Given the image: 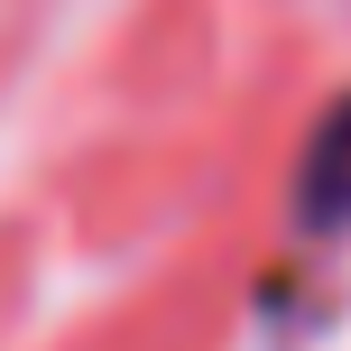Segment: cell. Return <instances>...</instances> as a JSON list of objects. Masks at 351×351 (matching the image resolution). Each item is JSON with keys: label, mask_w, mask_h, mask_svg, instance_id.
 Listing matches in <instances>:
<instances>
[{"label": "cell", "mask_w": 351, "mask_h": 351, "mask_svg": "<svg viewBox=\"0 0 351 351\" xmlns=\"http://www.w3.org/2000/svg\"><path fill=\"white\" fill-rule=\"evenodd\" d=\"M342 204H351V102L315 148V213H342Z\"/></svg>", "instance_id": "cell-1"}]
</instances>
